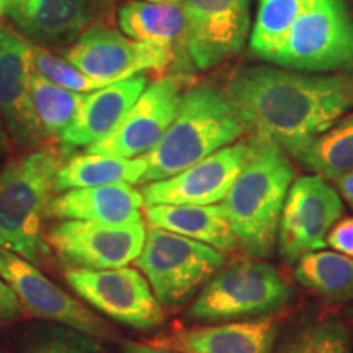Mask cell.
<instances>
[{
    "instance_id": "obj_15",
    "label": "cell",
    "mask_w": 353,
    "mask_h": 353,
    "mask_svg": "<svg viewBox=\"0 0 353 353\" xmlns=\"http://www.w3.org/2000/svg\"><path fill=\"white\" fill-rule=\"evenodd\" d=\"M249 141L229 144L179 174L141 188L144 208L152 205H214L223 201L239 175Z\"/></svg>"
},
{
    "instance_id": "obj_13",
    "label": "cell",
    "mask_w": 353,
    "mask_h": 353,
    "mask_svg": "<svg viewBox=\"0 0 353 353\" xmlns=\"http://www.w3.org/2000/svg\"><path fill=\"white\" fill-rule=\"evenodd\" d=\"M183 97V79H159L138 97L120 125L107 138L88 145L87 152L108 154L125 159L143 157L164 138L179 113Z\"/></svg>"
},
{
    "instance_id": "obj_35",
    "label": "cell",
    "mask_w": 353,
    "mask_h": 353,
    "mask_svg": "<svg viewBox=\"0 0 353 353\" xmlns=\"http://www.w3.org/2000/svg\"><path fill=\"white\" fill-rule=\"evenodd\" d=\"M114 2L117 0H92L95 10L99 13H103L105 17H108L114 10Z\"/></svg>"
},
{
    "instance_id": "obj_39",
    "label": "cell",
    "mask_w": 353,
    "mask_h": 353,
    "mask_svg": "<svg viewBox=\"0 0 353 353\" xmlns=\"http://www.w3.org/2000/svg\"><path fill=\"white\" fill-rule=\"evenodd\" d=\"M144 2H174V3H182L183 0H144Z\"/></svg>"
},
{
    "instance_id": "obj_18",
    "label": "cell",
    "mask_w": 353,
    "mask_h": 353,
    "mask_svg": "<svg viewBox=\"0 0 353 353\" xmlns=\"http://www.w3.org/2000/svg\"><path fill=\"white\" fill-rule=\"evenodd\" d=\"M92 0H10L7 15L44 48L70 46L94 20Z\"/></svg>"
},
{
    "instance_id": "obj_16",
    "label": "cell",
    "mask_w": 353,
    "mask_h": 353,
    "mask_svg": "<svg viewBox=\"0 0 353 353\" xmlns=\"http://www.w3.org/2000/svg\"><path fill=\"white\" fill-rule=\"evenodd\" d=\"M30 41L15 30L0 28V118L17 144L32 148L44 132L30 95Z\"/></svg>"
},
{
    "instance_id": "obj_7",
    "label": "cell",
    "mask_w": 353,
    "mask_h": 353,
    "mask_svg": "<svg viewBox=\"0 0 353 353\" xmlns=\"http://www.w3.org/2000/svg\"><path fill=\"white\" fill-rule=\"evenodd\" d=\"M162 306H179L223 268V252L200 241L151 226L134 260Z\"/></svg>"
},
{
    "instance_id": "obj_25",
    "label": "cell",
    "mask_w": 353,
    "mask_h": 353,
    "mask_svg": "<svg viewBox=\"0 0 353 353\" xmlns=\"http://www.w3.org/2000/svg\"><path fill=\"white\" fill-rule=\"evenodd\" d=\"M294 278L327 301H353V259L348 255L324 250L306 254L296 262Z\"/></svg>"
},
{
    "instance_id": "obj_12",
    "label": "cell",
    "mask_w": 353,
    "mask_h": 353,
    "mask_svg": "<svg viewBox=\"0 0 353 353\" xmlns=\"http://www.w3.org/2000/svg\"><path fill=\"white\" fill-rule=\"evenodd\" d=\"M144 223L130 226L83 219H61L46 232V241L57 257L70 268L126 267L134 262L145 241Z\"/></svg>"
},
{
    "instance_id": "obj_36",
    "label": "cell",
    "mask_w": 353,
    "mask_h": 353,
    "mask_svg": "<svg viewBox=\"0 0 353 353\" xmlns=\"http://www.w3.org/2000/svg\"><path fill=\"white\" fill-rule=\"evenodd\" d=\"M7 149H8V136H7L6 128H3L2 118H0V156H2L3 152H7Z\"/></svg>"
},
{
    "instance_id": "obj_1",
    "label": "cell",
    "mask_w": 353,
    "mask_h": 353,
    "mask_svg": "<svg viewBox=\"0 0 353 353\" xmlns=\"http://www.w3.org/2000/svg\"><path fill=\"white\" fill-rule=\"evenodd\" d=\"M224 92L245 131L270 138L291 154L353 108V70L317 74L268 65L244 68Z\"/></svg>"
},
{
    "instance_id": "obj_14",
    "label": "cell",
    "mask_w": 353,
    "mask_h": 353,
    "mask_svg": "<svg viewBox=\"0 0 353 353\" xmlns=\"http://www.w3.org/2000/svg\"><path fill=\"white\" fill-rule=\"evenodd\" d=\"M0 275L12 286L20 304L34 316L85 334L92 339L113 337L112 329L85 304L56 286L37 265L0 247Z\"/></svg>"
},
{
    "instance_id": "obj_8",
    "label": "cell",
    "mask_w": 353,
    "mask_h": 353,
    "mask_svg": "<svg viewBox=\"0 0 353 353\" xmlns=\"http://www.w3.org/2000/svg\"><path fill=\"white\" fill-rule=\"evenodd\" d=\"M182 70H206L241 52L250 30V0H183ZM175 54V56H176Z\"/></svg>"
},
{
    "instance_id": "obj_32",
    "label": "cell",
    "mask_w": 353,
    "mask_h": 353,
    "mask_svg": "<svg viewBox=\"0 0 353 353\" xmlns=\"http://www.w3.org/2000/svg\"><path fill=\"white\" fill-rule=\"evenodd\" d=\"M20 299L10 285L0 275V324L10 322L19 316Z\"/></svg>"
},
{
    "instance_id": "obj_17",
    "label": "cell",
    "mask_w": 353,
    "mask_h": 353,
    "mask_svg": "<svg viewBox=\"0 0 353 353\" xmlns=\"http://www.w3.org/2000/svg\"><path fill=\"white\" fill-rule=\"evenodd\" d=\"M275 341L276 322L267 316L170 330L145 343L179 353H273Z\"/></svg>"
},
{
    "instance_id": "obj_37",
    "label": "cell",
    "mask_w": 353,
    "mask_h": 353,
    "mask_svg": "<svg viewBox=\"0 0 353 353\" xmlns=\"http://www.w3.org/2000/svg\"><path fill=\"white\" fill-rule=\"evenodd\" d=\"M8 6H10V0H0V21L7 15Z\"/></svg>"
},
{
    "instance_id": "obj_9",
    "label": "cell",
    "mask_w": 353,
    "mask_h": 353,
    "mask_svg": "<svg viewBox=\"0 0 353 353\" xmlns=\"http://www.w3.org/2000/svg\"><path fill=\"white\" fill-rule=\"evenodd\" d=\"M65 281L92 307L128 327L152 330L164 322V307L139 268H69Z\"/></svg>"
},
{
    "instance_id": "obj_33",
    "label": "cell",
    "mask_w": 353,
    "mask_h": 353,
    "mask_svg": "<svg viewBox=\"0 0 353 353\" xmlns=\"http://www.w3.org/2000/svg\"><path fill=\"white\" fill-rule=\"evenodd\" d=\"M121 353H179L174 350H167V348L154 347L149 343H136V342H126L123 343Z\"/></svg>"
},
{
    "instance_id": "obj_20",
    "label": "cell",
    "mask_w": 353,
    "mask_h": 353,
    "mask_svg": "<svg viewBox=\"0 0 353 353\" xmlns=\"http://www.w3.org/2000/svg\"><path fill=\"white\" fill-rule=\"evenodd\" d=\"M145 87L148 77L143 72L87 94L76 118L59 134L61 143L65 149H76L88 148L107 138Z\"/></svg>"
},
{
    "instance_id": "obj_38",
    "label": "cell",
    "mask_w": 353,
    "mask_h": 353,
    "mask_svg": "<svg viewBox=\"0 0 353 353\" xmlns=\"http://www.w3.org/2000/svg\"><path fill=\"white\" fill-rule=\"evenodd\" d=\"M343 314H345V317H347V319H350V321H353V306H350V307H347V309H345V312H343Z\"/></svg>"
},
{
    "instance_id": "obj_5",
    "label": "cell",
    "mask_w": 353,
    "mask_h": 353,
    "mask_svg": "<svg viewBox=\"0 0 353 353\" xmlns=\"http://www.w3.org/2000/svg\"><path fill=\"white\" fill-rule=\"evenodd\" d=\"M263 61L303 72L353 70V20L343 0H314Z\"/></svg>"
},
{
    "instance_id": "obj_29",
    "label": "cell",
    "mask_w": 353,
    "mask_h": 353,
    "mask_svg": "<svg viewBox=\"0 0 353 353\" xmlns=\"http://www.w3.org/2000/svg\"><path fill=\"white\" fill-rule=\"evenodd\" d=\"M30 64L32 69L46 77L48 81L57 83V85L69 88V90L81 92V94H87V92L99 90V88L110 85V83L103 81H95V79L88 77L82 70H79L76 65L70 64L68 59L56 56L48 48L39 46L30 41Z\"/></svg>"
},
{
    "instance_id": "obj_6",
    "label": "cell",
    "mask_w": 353,
    "mask_h": 353,
    "mask_svg": "<svg viewBox=\"0 0 353 353\" xmlns=\"http://www.w3.org/2000/svg\"><path fill=\"white\" fill-rule=\"evenodd\" d=\"M293 288L265 262H236L221 268L188 309L195 321H239L267 317L288 306Z\"/></svg>"
},
{
    "instance_id": "obj_24",
    "label": "cell",
    "mask_w": 353,
    "mask_h": 353,
    "mask_svg": "<svg viewBox=\"0 0 353 353\" xmlns=\"http://www.w3.org/2000/svg\"><path fill=\"white\" fill-rule=\"evenodd\" d=\"M291 156L325 180H339L353 170V114L335 123Z\"/></svg>"
},
{
    "instance_id": "obj_28",
    "label": "cell",
    "mask_w": 353,
    "mask_h": 353,
    "mask_svg": "<svg viewBox=\"0 0 353 353\" xmlns=\"http://www.w3.org/2000/svg\"><path fill=\"white\" fill-rule=\"evenodd\" d=\"M273 353H353L348 329L335 319L301 325L285 335Z\"/></svg>"
},
{
    "instance_id": "obj_22",
    "label": "cell",
    "mask_w": 353,
    "mask_h": 353,
    "mask_svg": "<svg viewBox=\"0 0 353 353\" xmlns=\"http://www.w3.org/2000/svg\"><path fill=\"white\" fill-rule=\"evenodd\" d=\"M118 25L126 37L170 46L176 54L185 32L183 3L132 0L118 10Z\"/></svg>"
},
{
    "instance_id": "obj_31",
    "label": "cell",
    "mask_w": 353,
    "mask_h": 353,
    "mask_svg": "<svg viewBox=\"0 0 353 353\" xmlns=\"http://www.w3.org/2000/svg\"><path fill=\"white\" fill-rule=\"evenodd\" d=\"M325 244L337 250L339 254L353 259V216L341 218L334 224L325 237Z\"/></svg>"
},
{
    "instance_id": "obj_27",
    "label": "cell",
    "mask_w": 353,
    "mask_h": 353,
    "mask_svg": "<svg viewBox=\"0 0 353 353\" xmlns=\"http://www.w3.org/2000/svg\"><path fill=\"white\" fill-rule=\"evenodd\" d=\"M312 2L314 0H260L250 34V50L254 54L263 59Z\"/></svg>"
},
{
    "instance_id": "obj_40",
    "label": "cell",
    "mask_w": 353,
    "mask_h": 353,
    "mask_svg": "<svg viewBox=\"0 0 353 353\" xmlns=\"http://www.w3.org/2000/svg\"><path fill=\"white\" fill-rule=\"evenodd\" d=\"M0 353H2V352H0Z\"/></svg>"
},
{
    "instance_id": "obj_26",
    "label": "cell",
    "mask_w": 353,
    "mask_h": 353,
    "mask_svg": "<svg viewBox=\"0 0 353 353\" xmlns=\"http://www.w3.org/2000/svg\"><path fill=\"white\" fill-rule=\"evenodd\" d=\"M28 83L34 114L44 136H59L76 118L87 94L57 85L33 69Z\"/></svg>"
},
{
    "instance_id": "obj_19",
    "label": "cell",
    "mask_w": 353,
    "mask_h": 353,
    "mask_svg": "<svg viewBox=\"0 0 353 353\" xmlns=\"http://www.w3.org/2000/svg\"><path fill=\"white\" fill-rule=\"evenodd\" d=\"M143 193L131 183H110L100 187L70 188L51 196L46 206V218L83 219L113 226H130L143 223L141 208Z\"/></svg>"
},
{
    "instance_id": "obj_3",
    "label": "cell",
    "mask_w": 353,
    "mask_h": 353,
    "mask_svg": "<svg viewBox=\"0 0 353 353\" xmlns=\"http://www.w3.org/2000/svg\"><path fill=\"white\" fill-rule=\"evenodd\" d=\"M244 131L226 92L211 85L190 88L164 138L143 156L145 172L139 183L169 179L232 144Z\"/></svg>"
},
{
    "instance_id": "obj_21",
    "label": "cell",
    "mask_w": 353,
    "mask_h": 353,
    "mask_svg": "<svg viewBox=\"0 0 353 353\" xmlns=\"http://www.w3.org/2000/svg\"><path fill=\"white\" fill-rule=\"evenodd\" d=\"M145 219L151 226L200 241L219 252L237 247L221 205H152L145 206Z\"/></svg>"
},
{
    "instance_id": "obj_34",
    "label": "cell",
    "mask_w": 353,
    "mask_h": 353,
    "mask_svg": "<svg viewBox=\"0 0 353 353\" xmlns=\"http://www.w3.org/2000/svg\"><path fill=\"white\" fill-rule=\"evenodd\" d=\"M335 183H337V192L341 193V196L353 208V170L335 180Z\"/></svg>"
},
{
    "instance_id": "obj_23",
    "label": "cell",
    "mask_w": 353,
    "mask_h": 353,
    "mask_svg": "<svg viewBox=\"0 0 353 353\" xmlns=\"http://www.w3.org/2000/svg\"><path fill=\"white\" fill-rule=\"evenodd\" d=\"M145 172L144 157L125 159L108 154L85 152L61 165L54 190L100 187L110 183H139Z\"/></svg>"
},
{
    "instance_id": "obj_2",
    "label": "cell",
    "mask_w": 353,
    "mask_h": 353,
    "mask_svg": "<svg viewBox=\"0 0 353 353\" xmlns=\"http://www.w3.org/2000/svg\"><path fill=\"white\" fill-rule=\"evenodd\" d=\"M294 167L275 141L254 134L239 175L223 200L237 245L252 259L270 257Z\"/></svg>"
},
{
    "instance_id": "obj_4",
    "label": "cell",
    "mask_w": 353,
    "mask_h": 353,
    "mask_svg": "<svg viewBox=\"0 0 353 353\" xmlns=\"http://www.w3.org/2000/svg\"><path fill=\"white\" fill-rule=\"evenodd\" d=\"M61 165L54 152L34 151L0 170V247L34 265L51 252L43 221Z\"/></svg>"
},
{
    "instance_id": "obj_11",
    "label": "cell",
    "mask_w": 353,
    "mask_h": 353,
    "mask_svg": "<svg viewBox=\"0 0 353 353\" xmlns=\"http://www.w3.org/2000/svg\"><path fill=\"white\" fill-rule=\"evenodd\" d=\"M175 50L136 41L105 25H90L65 51V59L95 81L120 82L145 70L165 69Z\"/></svg>"
},
{
    "instance_id": "obj_10",
    "label": "cell",
    "mask_w": 353,
    "mask_h": 353,
    "mask_svg": "<svg viewBox=\"0 0 353 353\" xmlns=\"http://www.w3.org/2000/svg\"><path fill=\"white\" fill-rule=\"evenodd\" d=\"M343 216L341 193L321 175L293 180L286 195L276 234V247L286 263H296L306 254L322 250L325 237Z\"/></svg>"
},
{
    "instance_id": "obj_30",
    "label": "cell",
    "mask_w": 353,
    "mask_h": 353,
    "mask_svg": "<svg viewBox=\"0 0 353 353\" xmlns=\"http://www.w3.org/2000/svg\"><path fill=\"white\" fill-rule=\"evenodd\" d=\"M21 353H107L94 339L77 330H46L23 347Z\"/></svg>"
}]
</instances>
